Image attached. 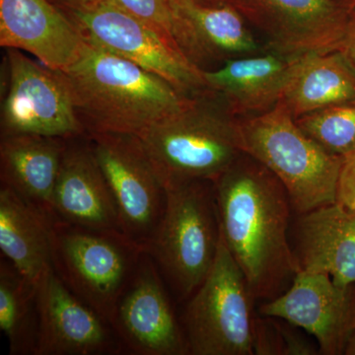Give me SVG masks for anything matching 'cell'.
I'll return each instance as SVG.
<instances>
[{
	"mask_svg": "<svg viewBox=\"0 0 355 355\" xmlns=\"http://www.w3.org/2000/svg\"><path fill=\"white\" fill-rule=\"evenodd\" d=\"M60 9L86 43L157 74L187 97L207 90L202 70L184 57L171 38L107 0Z\"/></svg>",
	"mask_w": 355,
	"mask_h": 355,
	"instance_id": "ba28073f",
	"label": "cell"
},
{
	"mask_svg": "<svg viewBox=\"0 0 355 355\" xmlns=\"http://www.w3.org/2000/svg\"><path fill=\"white\" fill-rule=\"evenodd\" d=\"M275 51L232 58L203 72L207 89L238 118L257 116L282 100L293 60Z\"/></svg>",
	"mask_w": 355,
	"mask_h": 355,
	"instance_id": "d6986e66",
	"label": "cell"
},
{
	"mask_svg": "<svg viewBox=\"0 0 355 355\" xmlns=\"http://www.w3.org/2000/svg\"><path fill=\"white\" fill-rule=\"evenodd\" d=\"M48 217L6 186L0 189V249L21 275L36 284L53 268Z\"/></svg>",
	"mask_w": 355,
	"mask_h": 355,
	"instance_id": "7402d4cb",
	"label": "cell"
},
{
	"mask_svg": "<svg viewBox=\"0 0 355 355\" xmlns=\"http://www.w3.org/2000/svg\"><path fill=\"white\" fill-rule=\"evenodd\" d=\"M112 327L133 354H190L157 266L146 253L119 301Z\"/></svg>",
	"mask_w": 355,
	"mask_h": 355,
	"instance_id": "5bb4252c",
	"label": "cell"
},
{
	"mask_svg": "<svg viewBox=\"0 0 355 355\" xmlns=\"http://www.w3.org/2000/svg\"><path fill=\"white\" fill-rule=\"evenodd\" d=\"M295 120L328 153L343 158L355 151V101L318 110Z\"/></svg>",
	"mask_w": 355,
	"mask_h": 355,
	"instance_id": "cb8c5ba5",
	"label": "cell"
},
{
	"mask_svg": "<svg viewBox=\"0 0 355 355\" xmlns=\"http://www.w3.org/2000/svg\"><path fill=\"white\" fill-rule=\"evenodd\" d=\"M254 300L220 233L214 266L188 299L182 320L190 354H254Z\"/></svg>",
	"mask_w": 355,
	"mask_h": 355,
	"instance_id": "52a82bcc",
	"label": "cell"
},
{
	"mask_svg": "<svg viewBox=\"0 0 355 355\" xmlns=\"http://www.w3.org/2000/svg\"><path fill=\"white\" fill-rule=\"evenodd\" d=\"M259 314L307 331L324 355L343 354L355 329L350 288L338 286L324 272L298 270L289 288L263 303Z\"/></svg>",
	"mask_w": 355,
	"mask_h": 355,
	"instance_id": "7c38bea8",
	"label": "cell"
},
{
	"mask_svg": "<svg viewBox=\"0 0 355 355\" xmlns=\"http://www.w3.org/2000/svg\"><path fill=\"white\" fill-rule=\"evenodd\" d=\"M280 340V354L286 355H309L319 354L318 345H311L305 338L299 335L297 331L292 329V324H282V320L275 319Z\"/></svg>",
	"mask_w": 355,
	"mask_h": 355,
	"instance_id": "484cf974",
	"label": "cell"
},
{
	"mask_svg": "<svg viewBox=\"0 0 355 355\" xmlns=\"http://www.w3.org/2000/svg\"><path fill=\"white\" fill-rule=\"evenodd\" d=\"M67 144V139L39 135H7L0 141L1 186L53 222L51 198Z\"/></svg>",
	"mask_w": 355,
	"mask_h": 355,
	"instance_id": "ffe728a7",
	"label": "cell"
},
{
	"mask_svg": "<svg viewBox=\"0 0 355 355\" xmlns=\"http://www.w3.org/2000/svg\"><path fill=\"white\" fill-rule=\"evenodd\" d=\"M6 53L1 137L39 135L69 139L86 135L62 71L36 62L16 49H6Z\"/></svg>",
	"mask_w": 355,
	"mask_h": 355,
	"instance_id": "30bf717a",
	"label": "cell"
},
{
	"mask_svg": "<svg viewBox=\"0 0 355 355\" xmlns=\"http://www.w3.org/2000/svg\"><path fill=\"white\" fill-rule=\"evenodd\" d=\"M173 39L184 57L202 71L209 70L210 65L220 67L232 58L261 51L246 18L234 6L173 0Z\"/></svg>",
	"mask_w": 355,
	"mask_h": 355,
	"instance_id": "e0dca14e",
	"label": "cell"
},
{
	"mask_svg": "<svg viewBox=\"0 0 355 355\" xmlns=\"http://www.w3.org/2000/svg\"><path fill=\"white\" fill-rule=\"evenodd\" d=\"M51 249L58 277L112 326L119 301L144 252L123 236L60 220L51 224Z\"/></svg>",
	"mask_w": 355,
	"mask_h": 355,
	"instance_id": "8992f818",
	"label": "cell"
},
{
	"mask_svg": "<svg viewBox=\"0 0 355 355\" xmlns=\"http://www.w3.org/2000/svg\"><path fill=\"white\" fill-rule=\"evenodd\" d=\"M0 46L26 51L64 71L81 57L86 42L51 0H0Z\"/></svg>",
	"mask_w": 355,
	"mask_h": 355,
	"instance_id": "2e32d148",
	"label": "cell"
},
{
	"mask_svg": "<svg viewBox=\"0 0 355 355\" xmlns=\"http://www.w3.org/2000/svg\"><path fill=\"white\" fill-rule=\"evenodd\" d=\"M36 284L8 261L0 265V330L12 355L34 354L38 331Z\"/></svg>",
	"mask_w": 355,
	"mask_h": 355,
	"instance_id": "603a6c76",
	"label": "cell"
},
{
	"mask_svg": "<svg viewBox=\"0 0 355 355\" xmlns=\"http://www.w3.org/2000/svg\"><path fill=\"white\" fill-rule=\"evenodd\" d=\"M195 3L203 6H234L239 9L242 0H191Z\"/></svg>",
	"mask_w": 355,
	"mask_h": 355,
	"instance_id": "f1b7e54d",
	"label": "cell"
},
{
	"mask_svg": "<svg viewBox=\"0 0 355 355\" xmlns=\"http://www.w3.org/2000/svg\"><path fill=\"white\" fill-rule=\"evenodd\" d=\"M51 207L57 220L123 236L116 203L87 135L67 139Z\"/></svg>",
	"mask_w": 355,
	"mask_h": 355,
	"instance_id": "9a60e30c",
	"label": "cell"
},
{
	"mask_svg": "<svg viewBox=\"0 0 355 355\" xmlns=\"http://www.w3.org/2000/svg\"><path fill=\"white\" fill-rule=\"evenodd\" d=\"M343 354L347 355H355V329L350 334L347 345H345V352Z\"/></svg>",
	"mask_w": 355,
	"mask_h": 355,
	"instance_id": "4dcf8cb0",
	"label": "cell"
},
{
	"mask_svg": "<svg viewBox=\"0 0 355 355\" xmlns=\"http://www.w3.org/2000/svg\"><path fill=\"white\" fill-rule=\"evenodd\" d=\"M240 132L243 153L279 179L296 214L336 202L343 158L306 135L282 103L240 118Z\"/></svg>",
	"mask_w": 355,
	"mask_h": 355,
	"instance_id": "277c9868",
	"label": "cell"
},
{
	"mask_svg": "<svg viewBox=\"0 0 355 355\" xmlns=\"http://www.w3.org/2000/svg\"><path fill=\"white\" fill-rule=\"evenodd\" d=\"M355 101V71L338 51L294 58L280 103L294 119Z\"/></svg>",
	"mask_w": 355,
	"mask_h": 355,
	"instance_id": "44dd1931",
	"label": "cell"
},
{
	"mask_svg": "<svg viewBox=\"0 0 355 355\" xmlns=\"http://www.w3.org/2000/svg\"><path fill=\"white\" fill-rule=\"evenodd\" d=\"M298 270L324 272L338 286H355V209L340 203L298 214L295 249Z\"/></svg>",
	"mask_w": 355,
	"mask_h": 355,
	"instance_id": "ac0fdd59",
	"label": "cell"
},
{
	"mask_svg": "<svg viewBox=\"0 0 355 355\" xmlns=\"http://www.w3.org/2000/svg\"><path fill=\"white\" fill-rule=\"evenodd\" d=\"M139 137L164 188L216 181L244 155L240 118L209 89Z\"/></svg>",
	"mask_w": 355,
	"mask_h": 355,
	"instance_id": "3957f363",
	"label": "cell"
},
{
	"mask_svg": "<svg viewBox=\"0 0 355 355\" xmlns=\"http://www.w3.org/2000/svg\"><path fill=\"white\" fill-rule=\"evenodd\" d=\"M62 73L86 135L139 137L191 98L157 74L88 43Z\"/></svg>",
	"mask_w": 355,
	"mask_h": 355,
	"instance_id": "7a4b0ae2",
	"label": "cell"
},
{
	"mask_svg": "<svg viewBox=\"0 0 355 355\" xmlns=\"http://www.w3.org/2000/svg\"><path fill=\"white\" fill-rule=\"evenodd\" d=\"M333 1L347 9L355 6V0H333Z\"/></svg>",
	"mask_w": 355,
	"mask_h": 355,
	"instance_id": "1f68e13d",
	"label": "cell"
},
{
	"mask_svg": "<svg viewBox=\"0 0 355 355\" xmlns=\"http://www.w3.org/2000/svg\"><path fill=\"white\" fill-rule=\"evenodd\" d=\"M338 51L355 71V18L349 20L345 37Z\"/></svg>",
	"mask_w": 355,
	"mask_h": 355,
	"instance_id": "83f0119b",
	"label": "cell"
},
{
	"mask_svg": "<svg viewBox=\"0 0 355 355\" xmlns=\"http://www.w3.org/2000/svg\"><path fill=\"white\" fill-rule=\"evenodd\" d=\"M214 183L220 233L254 300H272L298 272L289 245L292 207L279 179L244 155Z\"/></svg>",
	"mask_w": 355,
	"mask_h": 355,
	"instance_id": "6da1fadb",
	"label": "cell"
},
{
	"mask_svg": "<svg viewBox=\"0 0 355 355\" xmlns=\"http://www.w3.org/2000/svg\"><path fill=\"white\" fill-rule=\"evenodd\" d=\"M239 10L289 58L338 51L350 20L333 0H242Z\"/></svg>",
	"mask_w": 355,
	"mask_h": 355,
	"instance_id": "8fae6325",
	"label": "cell"
},
{
	"mask_svg": "<svg viewBox=\"0 0 355 355\" xmlns=\"http://www.w3.org/2000/svg\"><path fill=\"white\" fill-rule=\"evenodd\" d=\"M125 12L144 21L171 38L174 10L173 0H107ZM175 42V41H174Z\"/></svg>",
	"mask_w": 355,
	"mask_h": 355,
	"instance_id": "d4e9b609",
	"label": "cell"
},
{
	"mask_svg": "<svg viewBox=\"0 0 355 355\" xmlns=\"http://www.w3.org/2000/svg\"><path fill=\"white\" fill-rule=\"evenodd\" d=\"M38 331L34 355L116 354L113 327L67 288L53 268L36 282Z\"/></svg>",
	"mask_w": 355,
	"mask_h": 355,
	"instance_id": "4fadbf2b",
	"label": "cell"
},
{
	"mask_svg": "<svg viewBox=\"0 0 355 355\" xmlns=\"http://www.w3.org/2000/svg\"><path fill=\"white\" fill-rule=\"evenodd\" d=\"M116 203L123 234L146 253L166 202L164 186L139 135H87Z\"/></svg>",
	"mask_w": 355,
	"mask_h": 355,
	"instance_id": "9c48e42d",
	"label": "cell"
},
{
	"mask_svg": "<svg viewBox=\"0 0 355 355\" xmlns=\"http://www.w3.org/2000/svg\"><path fill=\"white\" fill-rule=\"evenodd\" d=\"M336 202L355 209V151L343 157Z\"/></svg>",
	"mask_w": 355,
	"mask_h": 355,
	"instance_id": "4316f807",
	"label": "cell"
},
{
	"mask_svg": "<svg viewBox=\"0 0 355 355\" xmlns=\"http://www.w3.org/2000/svg\"><path fill=\"white\" fill-rule=\"evenodd\" d=\"M165 191L164 212L146 254L176 297L188 300L209 275L218 251L220 225L214 183L188 182Z\"/></svg>",
	"mask_w": 355,
	"mask_h": 355,
	"instance_id": "5b68a950",
	"label": "cell"
},
{
	"mask_svg": "<svg viewBox=\"0 0 355 355\" xmlns=\"http://www.w3.org/2000/svg\"><path fill=\"white\" fill-rule=\"evenodd\" d=\"M51 1L60 8H65V7L77 6L79 4L85 3L89 0H51Z\"/></svg>",
	"mask_w": 355,
	"mask_h": 355,
	"instance_id": "f546056e",
	"label": "cell"
}]
</instances>
